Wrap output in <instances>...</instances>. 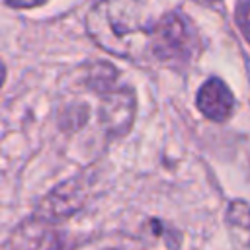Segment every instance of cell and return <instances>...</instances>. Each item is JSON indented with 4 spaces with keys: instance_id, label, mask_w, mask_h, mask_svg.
<instances>
[{
    "instance_id": "obj_4",
    "label": "cell",
    "mask_w": 250,
    "mask_h": 250,
    "mask_svg": "<svg viewBox=\"0 0 250 250\" xmlns=\"http://www.w3.org/2000/svg\"><path fill=\"white\" fill-rule=\"evenodd\" d=\"M14 250H62V240L47 223L31 221L14 234Z\"/></svg>"
},
{
    "instance_id": "obj_8",
    "label": "cell",
    "mask_w": 250,
    "mask_h": 250,
    "mask_svg": "<svg viewBox=\"0 0 250 250\" xmlns=\"http://www.w3.org/2000/svg\"><path fill=\"white\" fill-rule=\"evenodd\" d=\"M4 2L14 6V8H35V6H41L47 0H4Z\"/></svg>"
},
{
    "instance_id": "obj_3",
    "label": "cell",
    "mask_w": 250,
    "mask_h": 250,
    "mask_svg": "<svg viewBox=\"0 0 250 250\" xmlns=\"http://www.w3.org/2000/svg\"><path fill=\"white\" fill-rule=\"evenodd\" d=\"M197 107L205 117L213 121H223L230 115L234 107V98L223 80L209 78L197 92Z\"/></svg>"
},
{
    "instance_id": "obj_1",
    "label": "cell",
    "mask_w": 250,
    "mask_h": 250,
    "mask_svg": "<svg viewBox=\"0 0 250 250\" xmlns=\"http://www.w3.org/2000/svg\"><path fill=\"white\" fill-rule=\"evenodd\" d=\"M150 45L152 53L160 61H186L191 53V33L188 21L178 12L162 16L152 27Z\"/></svg>"
},
{
    "instance_id": "obj_6",
    "label": "cell",
    "mask_w": 250,
    "mask_h": 250,
    "mask_svg": "<svg viewBox=\"0 0 250 250\" xmlns=\"http://www.w3.org/2000/svg\"><path fill=\"white\" fill-rule=\"evenodd\" d=\"M229 225L232 227V230L240 238L246 240L244 244L250 246V207L246 203H242V201L230 203V207H229Z\"/></svg>"
},
{
    "instance_id": "obj_2",
    "label": "cell",
    "mask_w": 250,
    "mask_h": 250,
    "mask_svg": "<svg viewBox=\"0 0 250 250\" xmlns=\"http://www.w3.org/2000/svg\"><path fill=\"white\" fill-rule=\"evenodd\" d=\"M121 23H125V21H121L119 18L113 16L109 0L96 4L92 8V12L88 14V29L96 37V41L104 49L117 53L119 57H125L129 53L127 43L133 41L131 39L133 29H129L127 25H121Z\"/></svg>"
},
{
    "instance_id": "obj_7",
    "label": "cell",
    "mask_w": 250,
    "mask_h": 250,
    "mask_svg": "<svg viewBox=\"0 0 250 250\" xmlns=\"http://www.w3.org/2000/svg\"><path fill=\"white\" fill-rule=\"evenodd\" d=\"M234 20H236V25H238L240 33L250 43V0L238 2L236 10H234Z\"/></svg>"
},
{
    "instance_id": "obj_5",
    "label": "cell",
    "mask_w": 250,
    "mask_h": 250,
    "mask_svg": "<svg viewBox=\"0 0 250 250\" xmlns=\"http://www.w3.org/2000/svg\"><path fill=\"white\" fill-rule=\"evenodd\" d=\"M74 182L59 186L43 203V213L47 215V219H59V217H66L72 213V209L78 207V189H72Z\"/></svg>"
}]
</instances>
